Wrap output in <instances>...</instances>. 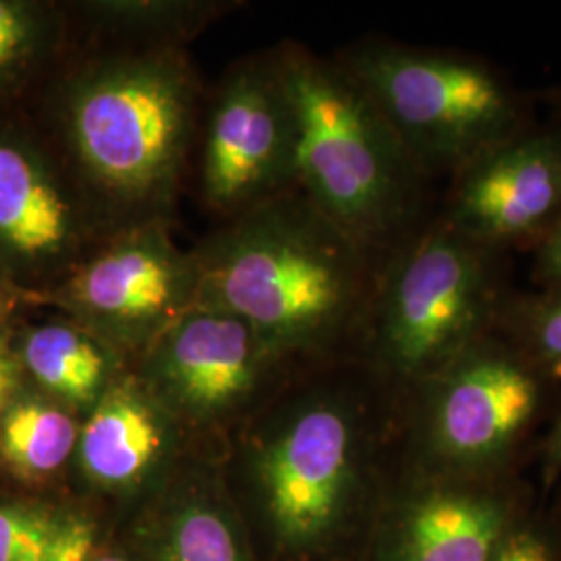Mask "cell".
Masks as SVG:
<instances>
[{
	"label": "cell",
	"instance_id": "5",
	"mask_svg": "<svg viewBox=\"0 0 561 561\" xmlns=\"http://www.w3.org/2000/svg\"><path fill=\"white\" fill-rule=\"evenodd\" d=\"M341 62L379 108L421 175H456L522 131L516 92L482 60L368 44Z\"/></svg>",
	"mask_w": 561,
	"mask_h": 561
},
{
	"label": "cell",
	"instance_id": "18",
	"mask_svg": "<svg viewBox=\"0 0 561 561\" xmlns=\"http://www.w3.org/2000/svg\"><path fill=\"white\" fill-rule=\"evenodd\" d=\"M59 13L42 4L0 0V90L23 80L60 42Z\"/></svg>",
	"mask_w": 561,
	"mask_h": 561
},
{
	"label": "cell",
	"instance_id": "2",
	"mask_svg": "<svg viewBox=\"0 0 561 561\" xmlns=\"http://www.w3.org/2000/svg\"><path fill=\"white\" fill-rule=\"evenodd\" d=\"M192 254L196 306L240 317L283 360L362 333L381 268L296 187L227 219Z\"/></svg>",
	"mask_w": 561,
	"mask_h": 561
},
{
	"label": "cell",
	"instance_id": "8",
	"mask_svg": "<svg viewBox=\"0 0 561 561\" xmlns=\"http://www.w3.org/2000/svg\"><path fill=\"white\" fill-rule=\"evenodd\" d=\"M364 443L358 408L340 396L300 401L262 437L256 472L289 547H321L340 530L360 484Z\"/></svg>",
	"mask_w": 561,
	"mask_h": 561
},
{
	"label": "cell",
	"instance_id": "6",
	"mask_svg": "<svg viewBox=\"0 0 561 561\" xmlns=\"http://www.w3.org/2000/svg\"><path fill=\"white\" fill-rule=\"evenodd\" d=\"M412 389L416 472L500 479L539 419L545 381L510 341L489 335Z\"/></svg>",
	"mask_w": 561,
	"mask_h": 561
},
{
	"label": "cell",
	"instance_id": "7",
	"mask_svg": "<svg viewBox=\"0 0 561 561\" xmlns=\"http://www.w3.org/2000/svg\"><path fill=\"white\" fill-rule=\"evenodd\" d=\"M65 312L123 358L141 354L196 308L198 266L169 222L121 229L55 287L34 296Z\"/></svg>",
	"mask_w": 561,
	"mask_h": 561
},
{
	"label": "cell",
	"instance_id": "15",
	"mask_svg": "<svg viewBox=\"0 0 561 561\" xmlns=\"http://www.w3.org/2000/svg\"><path fill=\"white\" fill-rule=\"evenodd\" d=\"M15 350L23 373L38 382L50 400L88 412L119 377L123 360L119 352L69 319L30 329Z\"/></svg>",
	"mask_w": 561,
	"mask_h": 561
},
{
	"label": "cell",
	"instance_id": "9",
	"mask_svg": "<svg viewBox=\"0 0 561 561\" xmlns=\"http://www.w3.org/2000/svg\"><path fill=\"white\" fill-rule=\"evenodd\" d=\"M201 141L202 196L225 219L296 187V127L273 55L225 76Z\"/></svg>",
	"mask_w": 561,
	"mask_h": 561
},
{
	"label": "cell",
	"instance_id": "27",
	"mask_svg": "<svg viewBox=\"0 0 561 561\" xmlns=\"http://www.w3.org/2000/svg\"><path fill=\"white\" fill-rule=\"evenodd\" d=\"M9 283H11V279H9L7 273L0 268V319H2V314L9 310V298H11Z\"/></svg>",
	"mask_w": 561,
	"mask_h": 561
},
{
	"label": "cell",
	"instance_id": "25",
	"mask_svg": "<svg viewBox=\"0 0 561 561\" xmlns=\"http://www.w3.org/2000/svg\"><path fill=\"white\" fill-rule=\"evenodd\" d=\"M21 375L23 368L18 350L11 343L9 333L0 331V416L20 391Z\"/></svg>",
	"mask_w": 561,
	"mask_h": 561
},
{
	"label": "cell",
	"instance_id": "10",
	"mask_svg": "<svg viewBox=\"0 0 561 561\" xmlns=\"http://www.w3.org/2000/svg\"><path fill=\"white\" fill-rule=\"evenodd\" d=\"M108 236L69 169L0 134V268L9 279L41 283V296Z\"/></svg>",
	"mask_w": 561,
	"mask_h": 561
},
{
	"label": "cell",
	"instance_id": "3",
	"mask_svg": "<svg viewBox=\"0 0 561 561\" xmlns=\"http://www.w3.org/2000/svg\"><path fill=\"white\" fill-rule=\"evenodd\" d=\"M296 127V190L370 252L408 238L422 175L341 60L273 53Z\"/></svg>",
	"mask_w": 561,
	"mask_h": 561
},
{
	"label": "cell",
	"instance_id": "21",
	"mask_svg": "<svg viewBox=\"0 0 561 561\" xmlns=\"http://www.w3.org/2000/svg\"><path fill=\"white\" fill-rule=\"evenodd\" d=\"M62 520L30 505L0 507V561L41 560Z\"/></svg>",
	"mask_w": 561,
	"mask_h": 561
},
{
	"label": "cell",
	"instance_id": "11",
	"mask_svg": "<svg viewBox=\"0 0 561 561\" xmlns=\"http://www.w3.org/2000/svg\"><path fill=\"white\" fill-rule=\"evenodd\" d=\"M280 360L252 324L196 306L141 354L138 377L171 416L215 422L250 400Z\"/></svg>",
	"mask_w": 561,
	"mask_h": 561
},
{
	"label": "cell",
	"instance_id": "26",
	"mask_svg": "<svg viewBox=\"0 0 561 561\" xmlns=\"http://www.w3.org/2000/svg\"><path fill=\"white\" fill-rule=\"evenodd\" d=\"M545 466H547V472L553 477V474H560L561 472V412L560 416L553 422L549 435H547V442H545Z\"/></svg>",
	"mask_w": 561,
	"mask_h": 561
},
{
	"label": "cell",
	"instance_id": "29",
	"mask_svg": "<svg viewBox=\"0 0 561 561\" xmlns=\"http://www.w3.org/2000/svg\"><path fill=\"white\" fill-rule=\"evenodd\" d=\"M558 102H560V106H561V92H558Z\"/></svg>",
	"mask_w": 561,
	"mask_h": 561
},
{
	"label": "cell",
	"instance_id": "20",
	"mask_svg": "<svg viewBox=\"0 0 561 561\" xmlns=\"http://www.w3.org/2000/svg\"><path fill=\"white\" fill-rule=\"evenodd\" d=\"M167 561H241L231 528L219 514L190 505L169 528Z\"/></svg>",
	"mask_w": 561,
	"mask_h": 561
},
{
	"label": "cell",
	"instance_id": "19",
	"mask_svg": "<svg viewBox=\"0 0 561 561\" xmlns=\"http://www.w3.org/2000/svg\"><path fill=\"white\" fill-rule=\"evenodd\" d=\"M510 343L545 382L561 385V285L510 310Z\"/></svg>",
	"mask_w": 561,
	"mask_h": 561
},
{
	"label": "cell",
	"instance_id": "28",
	"mask_svg": "<svg viewBox=\"0 0 561 561\" xmlns=\"http://www.w3.org/2000/svg\"><path fill=\"white\" fill-rule=\"evenodd\" d=\"M96 561H125L121 560V558H117V556H102V558H99Z\"/></svg>",
	"mask_w": 561,
	"mask_h": 561
},
{
	"label": "cell",
	"instance_id": "13",
	"mask_svg": "<svg viewBox=\"0 0 561 561\" xmlns=\"http://www.w3.org/2000/svg\"><path fill=\"white\" fill-rule=\"evenodd\" d=\"M524 514L510 477L416 472L382 522L377 561H489Z\"/></svg>",
	"mask_w": 561,
	"mask_h": 561
},
{
	"label": "cell",
	"instance_id": "12",
	"mask_svg": "<svg viewBox=\"0 0 561 561\" xmlns=\"http://www.w3.org/2000/svg\"><path fill=\"white\" fill-rule=\"evenodd\" d=\"M561 215V134L518 131L454 175L443 221L489 250L537 240Z\"/></svg>",
	"mask_w": 561,
	"mask_h": 561
},
{
	"label": "cell",
	"instance_id": "16",
	"mask_svg": "<svg viewBox=\"0 0 561 561\" xmlns=\"http://www.w3.org/2000/svg\"><path fill=\"white\" fill-rule=\"evenodd\" d=\"M229 7L217 0H90L78 11L117 46L181 48Z\"/></svg>",
	"mask_w": 561,
	"mask_h": 561
},
{
	"label": "cell",
	"instance_id": "22",
	"mask_svg": "<svg viewBox=\"0 0 561 561\" xmlns=\"http://www.w3.org/2000/svg\"><path fill=\"white\" fill-rule=\"evenodd\" d=\"M551 528L528 512L503 537L489 561H560V545Z\"/></svg>",
	"mask_w": 561,
	"mask_h": 561
},
{
	"label": "cell",
	"instance_id": "24",
	"mask_svg": "<svg viewBox=\"0 0 561 561\" xmlns=\"http://www.w3.org/2000/svg\"><path fill=\"white\" fill-rule=\"evenodd\" d=\"M535 275L545 287L561 285V215L539 238Z\"/></svg>",
	"mask_w": 561,
	"mask_h": 561
},
{
	"label": "cell",
	"instance_id": "23",
	"mask_svg": "<svg viewBox=\"0 0 561 561\" xmlns=\"http://www.w3.org/2000/svg\"><path fill=\"white\" fill-rule=\"evenodd\" d=\"M94 549V530L88 522L65 520L55 541L36 561H90Z\"/></svg>",
	"mask_w": 561,
	"mask_h": 561
},
{
	"label": "cell",
	"instance_id": "4",
	"mask_svg": "<svg viewBox=\"0 0 561 561\" xmlns=\"http://www.w3.org/2000/svg\"><path fill=\"white\" fill-rule=\"evenodd\" d=\"M497 254L443 219L398 243L379 268L362 331L379 366L414 387L493 335Z\"/></svg>",
	"mask_w": 561,
	"mask_h": 561
},
{
	"label": "cell",
	"instance_id": "17",
	"mask_svg": "<svg viewBox=\"0 0 561 561\" xmlns=\"http://www.w3.org/2000/svg\"><path fill=\"white\" fill-rule=\"evenodd\" d=\"M80 428L59 401L15 396L0 416V458L23 479L55 474L76 454Z\"/></svg>",
	"mask_w": 561,
	"mask_h": 561
},
{
	"label": "cell",
	"instance_id": "1",
	"mask_svg": "<svg viewBox=\"0 0 561 561\" xmlns=\"http://www.w3.org/2000/svg\"><path fill=\"white\" fill-rule=\"evenodd\" d=\"M201 113L181 48L115 44L67 73L57 102L67 169L108 233L169 222Z\"/></svg>",
	"mask_w": 561,
	"mask_h": 561
},
{
	"label": "cell",
	"instance_id": "14",
	"mask_svg": "<svg viewBox=\"0 0 561 561\" xmlns=\"http://www.w3.org/2000/svg\"><path fill=\"white\" fill-rule=\"evenodd\" d=\"M171 424L140 377L119 375L81 422L76 454L85 477L111 489L144 481L169 454Z\"/></svg>",
	"mask_w": 561,
	"mask_h": 561
}]
</instances>
